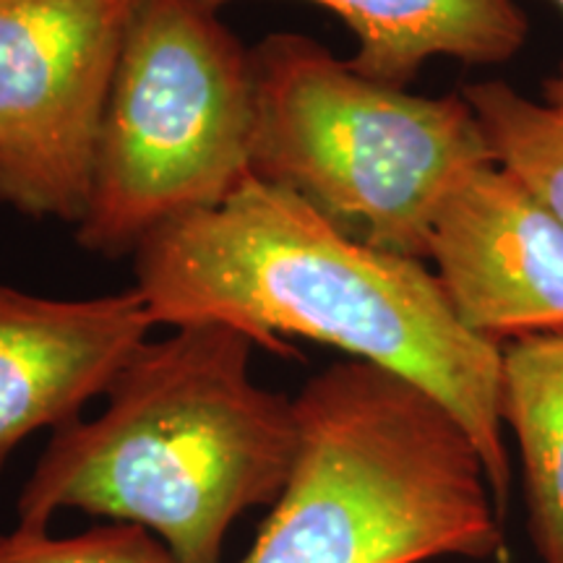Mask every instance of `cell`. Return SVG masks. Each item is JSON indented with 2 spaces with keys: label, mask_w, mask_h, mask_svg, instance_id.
<instances>
[{
  "label": "cell",
  "mask_w": 563,
  "mask_h": 563,
  "mask_svg": "<svg viewBox=\"0 0 563 563\" xmlns=\"http://www.w3.org/2000/svg\"><path fill=\"white\" fill-rule=\"evenodd\" d=\"M133 287L157 327L222 321L277 355L306 336L418 384L467 428L506 519L504 347L464 327L426 262L352 241L251 175L220 207L152 232L133 251Z\"/></svg>",
  "instance_id": "1"
},
{
  "label": "cell",
  "mask_w": 563,
  "mask_h": 563,
  "mask_svg": "<svg viewBox=\"0 0 563 563\" xmlns=\"http://www.w3.org/2000/svg\"><path fill=\"white\" fill-rule=\"evenodd\" d=\"M256 347L222 321L146 342L97 418L55 428L19 493V527L76 509L144 527L180 563H222L232 522L274 506L298 454L295 402L253 382Z\"/></svg>",
  "instance_id": "2"
},
{
  "label": "cell",
  "mask_w": 563,
  "mask_h": 563,
  "mask_svg": "<svg viewBox=\"0 0 563 563\" xmlns=\"http://www.w3.org/2000/svg\"><path fill=\"white\" fill-rule=\"evenodd\" d=\"M292 402L290 481L241 563L504 559L483 456L433 394L350 357L308 378Z\"/></svg>",
  "instance_id": "3"
},
{
  "label": "cell",
  "mask_w": 563,
  "mask_h": 563,
  "mask_svg": "<svg viewBox=\"0 0 563 563\" xmlns=\"http://www.w3.org/2000/svg\"><path fill=\"white\" fill-rule=\"evenodd\" d=\"M251 60L253 178L298 196L352 241L428 264L446 201L493 165L470 102L373 81L298 32L264 37Z\"/></svg>",
  "instance_id": "4"
},
{
  "label": "cell",
  "mask_w": 563,
  "mask_h": 563,
  "mask_svg": "<svg viewBox=\"0 0 563 563\" xmlns=\"http://www.w3.org/2000/svg\"><path fill=\"white\" fill-rule=\"evenodd\" d=\"M251 51L201 0H141L118 60L76 243L123 256L251 178Z\"/></svg>",
  "instance_id": "5"
},
{
  "label": "cell",
  "mask_w": 563,
  "mask_h": 563,
  "mask_svg": "<svg viewBox=\"0 0 563 563\" xmlns=\"http://www.w3.org/2000/svg\"><path fill=\"white\" fill-rule=\"evenodd\" d=\"M141 0H0V203L79 224Z\"/></svg>",
  "instance_id": "6"
},
{
  "label": "cell",
  "mask_w": 563,
  "mask_h": 563,
  "mask_svg": "<svg viewBox=\"0 0 563 563\" xmlns=\"http://www.w3.org/2000/svg\"><path fill=\"white\" fill-rule=\"evenodd\" d=\"M428 262L460 321L483 340L504 347L563 334V228L496 162L446 201Z\"/></svg>",
  "instance_id": "7"
},
{
  "label": "cell",
  "mask_w": 563,
  "mask_h": 563,
  "mask_svg": "<svg viewBox=\"0 0 563 563\" xmlns=\"http://www.w3.org/2000/svg\"><path fill=\"white\" fill-rule=\"evenodd\" d=\"M154 327L136 287L63 300L0 282V470L34 431H55L104 397Z\"/></svg>",
  "instance_id": "8"
},
{
  "label": "cell",
  "mask_w": 563,
  "mask_h": 563,
  "mask_svg": "<svg viewBox=\"0 0 563 563\" xmlns=\"http://www.w3.org/2000/svg\"><path fill=\"white\" fill-rule=\"evenodd\" d=\"M220 11L232 0H201ZM355 34L357 74L407 89L428 60L498 66L522 53L530 21L517 0H308Z\"/></svg>",
  "instance_id": "9"
},
{
  "label": "cell",
  "mask_w": 563,
  "mask_h": 563,
  "mask_svg": "<svg viewBox=\"0 0 563 563\" xmlns=\"http://www.w3.org/2000/svg\"><path fill=\"white\" fill-rule=\"evenodd\" d=\"M501 420L522 456L534 553L563 563V334L501 350Z\"/></svg>",
  "instance_id": "10"
},
{
  "label": "cell",
  "mask_w": 563,
  "mask_h": 563,
  "mask_svg": "<svg viewBox=\"0 0 563 563\" xmlns=\"http://www.w3.org/2000/svg\"><path fill=\"white\" fill-rule=\"evenodd\" d=\"M462 97L483 125L493 162L563 228V108L534 102L506 81L467 84Z\"/></svg>",
  "instance_id": "11"
},
{
  "label": "cell",
  "mask_w": 563,
  "mask_h": 563,
  "mask_svg": "<svg viewBox=\"0 0 563 563\" xmlns=\"http://www.w3.org/2000/svg\"><path fill=\"white\" fill-rule=\"evenodd\" d=\"M0 563H180L157 534L139 525L110 522L70 538L16 527L0 534Z\"/></svg>",
  "instance_id": "12"
},
{
  "label": "cell",
  "mask_w": 563,
  "mask_h": 563,
  "mask_svg": "<svg viewBox=\"0 0 563 563\" xmlns=\"http://www.w3.org/2000/svg\"><path fill=\"white\" fill-rule=\"evenodd\" d=\"M555 5H559V9L563 11V0H553ZM545 102L548 104H555V108H563V66H561V70L559 74L553 76V79H548L545 81Z\"/></svg>",
  "instance_id": "13"
}]
</instances>
